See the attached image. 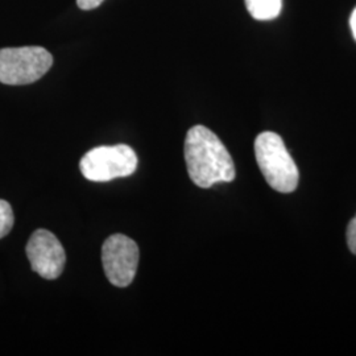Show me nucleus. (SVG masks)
<instances>
[{
	"instance_id": "obj_1",
	"label": "nucleus",
	"mask_w": 356,
	"mask_h": 356,
	"mask_svg": "<svg viewBox=\"0 0 356 356\" xmlns=\"http://www.w3.org/2000/svg\"><path fill=\"white\" fill-rule=\"evenodd\" d=\"M185 161L191 181L200 188H211L218 182H231L235 165L225 144L213 131L204 126L189 129L185 147Z\"/></svg>"
},
{
	"instance_id": "obj_2",
	"label": "nucleus",
	"mask_w": 356,
	"mask_h": 356,
	"mask_svg": "<svg viewBox=\"0 0 356 356\" xmlns=\"http://www.w3.org/2000/svg\"><path fill=\"white\" fill-rule=\"evenodd\" d=\"M254 156L268 185L279 193H292L298 185V169L284 141L275 132H263L254 140Z\"/></svg>"
},
{
	"instance_id": "obj_3",
	"label": "nucleus",
	"mask_w": 356,
	"mask_h": 356,
	"mask_svg": "<svg viewBox=\"0 0 356 356\" xmlns=\"http://www.w3.org/2000/svg\"><path fill=\"white\" fill-rule=\"evenodd\" d=\"M53 65L51 53L41 47L0 49V82L29 85L45 76Z\"/></svg>"
},
{
	"instance_id": "obj_4",
	"label": "nucleus",
	"mask_w": 356,
	"mask_h": 356,
	"mask_svg": "<svg viewBox=\"0 0 356 356\" xmlns=\"http://www.w3.org/2000/svg\"><path fill=\"white\" fill-rule=\"evenodd\" d=\"M136 153L124 144L97 147L86 153L79 161V169L83 177L94 182L128 177L136 170Z\"/></svg>"
},
{
	"instance_id": "obj_5",
	"label": "nucleus",
	"mask_w": 356,
	"mask_h": 356,
	"mask_svg": "<svg viewBox=\"0 0 356 356\" xmlns=\"http://www.w3.org/2000/svg\"><path fill=\"white\" fill-rule=\"evenodd\" d=\"M139 247L123 234H115L106 239L102 247V263L107 280L118 288L128 286L139 266Z\"/></svg>"
},
{
	"instance_id": "obj_6",
	"label": "nucleus",
	"mask_w": 356,
	"mask_h": 356,
	"mask_svg": "<svg viewBox=\"0 0 356 356\" xmlns=\"http://www.w3.org/2000/svg\"><path fill=\"white\" fill-rule=\"evenodd\" d=\"M26 256L32 269L45 280L61 276L66 254L60 241L48 229H36L26 244Z\"/></svg>"
},
{
	"instance_id": "obj_7",
	"label": "nucleus",
	"mask_w": 356,
	"mask_h": 356,
	"mask_svg": "<svg viewBox=\"0 0 356 356\" xmlns=\"http://www.w3.org/2000/svg\"><path fill=\"white\" fill-rule=\"evenodd\" d=\"M250 15L256 20H273L281 13L282 0H245Z\"/></svg>"
},
{
	"instance_id": "obj_8",
	"label": "nucleus",
	"mask_w": 356,
	"mask_h": 356,
	"mask_svg": "<svg viewBox=\"0 0 356 356\" xmlns=\"http://www.w3.org/2000/svg\"><path fill=\"white\" fill-rule=\"evenodd\" d=\"M15 223L13 207L7 201L0 200V239L7 236Z\"/></svg>"
},
{
	"instance_id": "obj_9",
	"label": "nucleus",
	"mask_w": 356,
	"mask_h": 356,
	"mask_svg": "<svg viewBox=\"0 0 356 356\" xmlns=\"http://www.w3.org/2000/svg\"><path fill=\"white\" fill-rule=\"evenodd\" d=\"M347 244L350 251L356 254V216L351 219L347 227Z\"/></svg>"
},
{
	"instance_id": "obj_10",
	"label": "nucleus",
	"mask_w": 356,
	"mask_h": 356,
	"mask_svg": "<svg viewBox=\"0 0 356 356\" xmlns=\"http://www.w3.org/2000/svg\"><path fill=\"white\" fill-rule=\"evenodd\" d=\"M104 0H76V4L81 10L83 11H89L94 10L97 7H99Z\"/></svg>"
},
{
	"instance_id": "obj_11",
	"label": "nucleus",
	"mask_w": 356,
	"mask_h": 356,
	"mask_svg": "<svg viewBox=\"0 0 356 356\" xmlns=\"http://www.w3.org/2000/svg\"><path fill=\"white\" fill-rule=\"evenodd\" d=\"M350 26H351V31H353L354 38L356 40V8L354 10L353 15H351V19H350Z\"/></svg>"
}]
</instances>
